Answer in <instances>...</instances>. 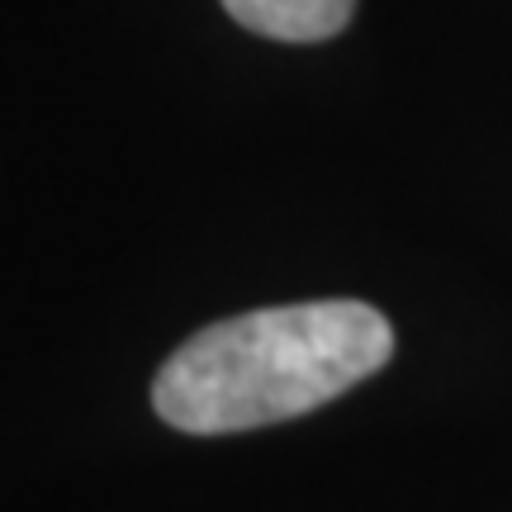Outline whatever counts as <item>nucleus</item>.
<instances>
[{"label": "nucleus", "mask_w": 512, "mask_h": 512, "mask_svg": "<svg viewBox=\"0 0 512 512\" xmlns=\"http://www.w3.org/2000/svg\"><path fill=\"white\" fill-rule=\"evenodd\" d=\"M394 356V328L361 299L252 309L200 328L152 380V408L190 437L290 422L370 380Z\"/></svg>", "instance_id": "nucleus-1"}, {"label": "nucleus", "mask_w": 512, "mask_h": 512, "mask_svg": "<svg viewBox=\"0 0 512 512\" xmlns=\"http://www.w3.org/2000/svg\"><path fill=\"white\" fill-rule=\"evenodd\" d=\"M223 10L275 43H323L351 24L356 0H223Z\"/></svg>", "instance_id": "nucleus-2"}]
</instances>
